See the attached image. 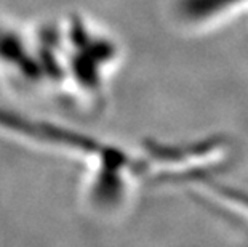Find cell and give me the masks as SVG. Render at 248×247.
Listing matches in <instances>:
<instances>
[]
</instances>
